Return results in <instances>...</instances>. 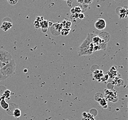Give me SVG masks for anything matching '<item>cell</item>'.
Returning a JSON list of instances; mask_svg holds the SVG:
<instances>
[{
	"label": "cell",
	"mask_w": 128,
	"mask_h": 120,
	"mask_svg": "<svg viewBox=\"0 0 128 120\" xmlns=\"http://www.w3.org/2000/svg\"><path fill=\"white\" fill-rule=\"evenodd\" d=\"M91 33H89L86 38L79 46L78 49V54L79 56H89L95 52V45L91 42Z\"/></svg>",
	"instance_id": "obj_1"
},
{
	"label": "cell",
	"mask_w": 128,
	"mask_h": 120,
	"mask_svg": "<svg viewBox=\"0 0 128 120\" xmlns=\"http://www.w3.org/2000/svg\"><path fill=\"white\" fill-rule=\"evenodd\" d=\"M16 65L15 63V60L12 59L8 63L6 64L0 69V71L3 75H5L8 77L13 75L16 70Z\"/></svg>",
	"instance_id": "obj_2"
},
{
	"label": "cell",
	"mask_w": 128,
	"mask_h": 120,
	"mask_svg": "<svg viewBox=\"0 0 128 120\" xmlns=\"http://www.w3.org/2000/svg\"><path fill=\"white\" fill-rule=\"evenodd\" d=\"M12 19L8 17H6L2 19L0 28L3 31L7 32L12 28Z\"/></svg>",
	"instance_id": "obj_3"
},
{
	"label": "cell",
	"mask_w": 128,
	"mask_h": 120,
	"mask_svg": "<svg viewBox=\"0 0 128 120\" xmlns=\"http://www.w3.org/2000/svg\"><path fill=\"white\" fill-rule=\"evenodd\" d=\"M11 54L3 49L0 50V60L4 64H7L12 59Z\"/></svg>",
	"instance_id": "obj_4"
},
{
	"label": "cell",
	"mask_w": 128,
	"mask_h": 120,
	"mask_svg": "<svg viewBox=\"0 0 128 120\" xmlns=\"http://www.w3.org/2000/svg\"><path fill=\"white\" fill-rule=\"evenodd\" d=\"M63 24L62 23L59 24V23H55L53 24L51 26L50 28V32L51 33L55 36H58L60 34V32L62 29Z\"/></svg>",
	"instance_id": "obj_5"
},
{
	"label": "cell",
	"mask_w": 128,
	"mask_h": 120,
	"mask_svg": "<svg viewBox=\"0 0 128 120\" xmlns=\"http://www.w3.org/2000/svg\"><path fill=\"white\" fill-rule=\"evenodd\" d=\"M106 21L103 18H99L95 23V28L99 30H102L106 27Z\"/></svg>",
	"instance_id": "obj_6"
},
{
	"label": "cell",
	"mask_w": 128,
	"mask_h": 120,
	"mask_svg": "<svg viewBox=\"0 0 128 120\" xmlns=\"http://www.w3.org/2000/svg\"><path fill=\"white\" fill-rule=\"evenodd\" d=\"M98 36L101 39L102 43L104 44L107 45V42L110 39V36L109 33L106 32H103L100 33Z\"/></svg>",
	"instance_id": "obj_7"
},
{
	"label": "cell",
	"mask_w": 128,
	"mask_h": 120,
	"mask_svg": "<svg viewBox=\"0 0 128 120\" xmlns=\"http://www.w3.org/2000/svg\"><path fill=\"white\" fill-rule=\"evenodd\" d=\"M40 28H42V31L43 32H46L48 30V21L47 20H43L40 22Z\"/></svg>",
	"instance_id": "obj_8"
},
{
	"label": "cell",
	"mask_w": 128,
	"mask_h": 120,
	"mask_svg": "<svg viewBox=\"0 0 128 120\" xmlns=\"http://www.w3.org/2000/svg\"><path fill=\"white\" fill-rule=\"evenodd\" d=\"M0 105L1 108L5 110H7L9 108V104L6 102L5 98L4 96H2L0 98Z\"/></svg>",
	"instance_id": "obj_9"
},
{
	"label": "cell",
	"mask_w": 128,
	"mask_h": 120,
	"mask_svg": "<svg viewBox=\"0 0 128 120\" xmlns=\"http://www.w3.org/2000/svg\"><path fill=\"white\" fill-rule=\"evenodd\" d=\"M13 115L15 118L20 117L21 116V111L19 108H15L13 112Z\"/></svg>",
	"instance_id": "obj_10"
},
{
	"label": "cell",
	"mask_w": 128,
	"mask_h": 120,
	"mask_svg": "<svg viewBox=\"0 0 128 120\" xmlns=\"http://www.w3.org/2000/svg\"><path fill=\"white\" fill-rule=\"evenodd\" d=\"M70 28H62L60 32V34L63 36H67L70 33Z\"/></svg>",
	"instance_id": "obj_11"
},
{
	"label": "cell",
	"mask_w": 128,
	"mask_h": 120,
	"mask_svg": "<svg viewBox=\"0 0 128 120\" xmlns=\"http://www.w3.org/2000/svg\"><path fill=\"white\" fill-rule=\"evenodd\" d=\"M65 23H64V22L62 23L63 27L64 28H70L72 26L71 22L69 21H66V20H65Z\"/></svg>",
	"instance_id": "obj_12"
},
{
	"label": "cell",
	"mask_w": 128,
	"mask_h": 120,
	"mask_svg": "<svg viewBox=\"0 0 128 120\" xmlns=\"http://www.w3.org/2000/svg\"><path fill=\"white\" fill-rule=\"evenodd\" d=\"M7 1L10 5L12 6L15 5L18 2V0H7Z\"/></svg>",
	"instance_id": "obj_13"
},
{
	"label": "cell",
	"mask_w": 128,
	"mask_h": 120,
	"mask_svg": "<svg viewBox=\"0 0 128 120\" xmlns=\"http://www.w3.org/2000/svg\"><path fill=\"white\" fill-rule=\"evenodd\" d=\"M8 78L7 76H6L5 75H3L2 74V72L0 70V81L4 80H6L7 78Z\"/></svg>",
	"instance_id": "obj_14"
},
{
	"label": "cell",
	"mask_w": 128,
	"mask_h": 120,
	"mask_svg": "<svg viewBox=\"0 0 128 120\" xmlns=\"http://www.w3.org/2000/svg\"><path fill=\"white\" fill-rule=\"evenodd\" d=\"M74 8L75 11L76 13L77 14H79L80 12H82V9L79 6H75L74 7Z\"/></svg>",
	"instance_id": "obj_15"
},
{
	"label": "cell",
	"mask_w": 128,
	"mask_h": 120,
	"mask_svg": "<svg viewBox=\"0 0 128 120\" xmlns=\"http://www.w3.org/2000/svg\"><path fill=\"white\" fill-rule=\"evenodd\" d=\"M34 26L36 29H39V28H40V22L39 21H37L36 20L34 22Z\"/></svg>",
	"instance_id": "obj_16"
},
{
	"label": "cell",
	"mask_w": 128,
	"mask_h": 120,
	"mask_svg": "<svg viewBox=\"0 0 128 120\" xmlns=\"http://www.w3.org/2000/svg\"><path fill=\"white\" fill-rule=\"evenodd\" d=\"M78 18L81 20H83L85 18V15L83 12H80L78 14Z\"/></svg>",
	"instance_id": "obj_17"
},
{
	"label": "cell",
	"mask_w": 128,
	"mask_h": 120,
	"mask_svg": "<svg viewBox=\"0 0 128 120\" xmlns=\"http://www.w3.org/2000/svg\"><path fill=\"white\" fill-rule=\"evenodd\" d=\"M36 20L37 21H39V22H40L44 20V18L43 17H41V16H37L36 18Z\"/></svg>",
	"instance_id": "obj_18"
},
{
	"label": "cell",
	"mask_w": 128,
	"mask_h": 120,
	"mask_svg": "<svg viewBox=\"0 0 128 120\" xmlns=\"http://www.w3.org/2000/svg\"><path fill=\"white\" fill-rule=\"evenodd\" d=\"M93 0H84V3L87 5H89L90 4L92 3Z\"/></svg>",
	"instance_id": "obj_19"
},
{
	"label": "cell",
	"mask_w": 128,
	"mask_h": 120,
	"mask_svg": "<svg viewBox=\"0 0 128 120\" xmlns=\"http://www.w3.org/2000/svg\"><path fill=\"white\" fill-rule=\"evenodd\" d=\"M71 13H72V14H76V12H75V9L74 8V7H73V8H72V9H71Z\"/></svg>",
	"instance_id": "obj_20"
},
{
	"label": "cell",
	"mask_w": 128,
	"mask_h": 120,
	"mask_svg": "<svg viewBox=\"0 0 128 120\" xmlns=\"http://www.w3.org/2000/svg\"><path fill=\"white\" fill-rule=\"evenodd\" d=\"M77 2L78 3L80 4H82L84 3V0H77Z\"/></svg>",
	"instance_id": "obj_21"
},
{
	"label": "cell",
	"mask_w": 128,
	"mask_h": 120,
	"mask_svg": "<svg viewBox=\"0 0 128 120\" xmlns=\"http://www.w3.org/2000/svg\"><path fill=\"white\" fill-rule=\"evenodd\" d=\"M5 65V64L2 63V62L0 60V66L1 67V68H2Z\"/></svg>",
	"instance_id": "obj_22"
},
{
	"label": "cell",
	"mask_w": 128,
	"mask_h": 120,
	"mask_svg": "<svg viewBox=\"0 0 128 120\" xmlns=\"http://www.w3.org/2000/svg\"></svg>",
	"instance_id": "obj_23"
}]
</instances>
